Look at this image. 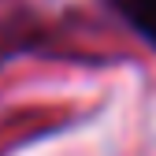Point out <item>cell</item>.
Returning a JSON list of instances; mask_svg holds the SVG:
<instances>
[{
    "mask_svg": "<svg viewBox=\"0 0 156 156\" xmlns=\"http://www.w3.org/2000/svg\"><path fill=\"white\" fill-rule=\"evenodd\" d=\"M104 4L123 19V23L156 48V0H104Z\"/></svg>",
    "mask_w": 156,
    "mask_h": 156,
    "instance_id": "6da1fadb",
    "label": "cell"
}]
</instances>
